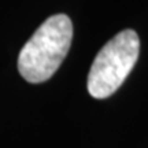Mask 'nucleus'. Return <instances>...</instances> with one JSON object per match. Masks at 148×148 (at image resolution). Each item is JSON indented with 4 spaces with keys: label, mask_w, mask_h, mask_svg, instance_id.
<instances>
[{
    "label": "nucleus",
    "mask_w": 148,
    "mask_h": 148,
    "mask_svg": "<svg viewBox=\"0 0 148 148\" xmlns=\"http://www.w3.org/2000/svg\"><path fill=\"white\" fill-rule=\"evenodd\" d=\"M73 23L64 14L49 16L41 23L18 56V70L27 82L40 84L51 78L69 52Z\"/></svg>",
    "instance_id": "obj_1"
},
{
    "label": "nucleus",
    "mask_w": 148,
    "mask_h": 148,
    "mask_svg": "<svg viewBox=\"0 0 148 148\" xmlns=\"http://www.w3.org/2000/svg\"><path fill=\"white\" fill-rule=\"evenodd\" d=\"M140 40L134 30L126 29L114 36L96 55L88 74V92L106 99L126 79L137 62Z\"/></svg>",
    "instance_id": "obj_2"
}]
</instances>
